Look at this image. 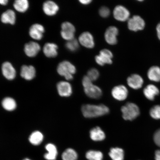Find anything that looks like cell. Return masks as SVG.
I'll list each match as a JSON object with an SVG mask.
<instances>
[{
    "label": "cell",
    "instance_id": "21",
    "mask_svg": "<svg viewBox=\"0 0 160 160\" xmlns=\"http://www.w3.org/2000/svg\"><path fill=\"white\" fill-rule=\"evenodd\" d=\"M91 138L95 141H103L105 138L104 132L99 127H96L92 129L90 132Z\"/></svg>",
    "mask_w": 160,
    "mask_h": 160
},
{
    "label": "cell",
    "instance_id": "9",
    "mask_svg": "<svg viewBox=\"0 0 160 160\" xmlns=\"http://www.w3.org/2000/svg\"><path fill=\"white\" fill-rule=\"evenodd\" d=\"M128 91L125 86L120 85L116 86L112 91V95L114 98L119 101H123L128 97Z\"/></svg>",
    "mask_w": 160,
    "mask_h": 160
},
{
    "label": "cell",
    "instance_id": "6",
    "mask_svg": "<svg viewBox=\"0 0 160 160\" xmlns=\"http://www.w3.org/2000/svg\"><path fill=\"white\" fill-rule=\"evenodd\" d=\"M61 29V35L63 39L69 41L74 39L75 29L72 24L65 22L62 24Z\"/></svg>",
    "mask_w": 160,
    "mask_h": 160
},
{
    "label": "cell",
    "instance_id": "32",
    "mask_svg": "<svg viewBox=\"0 0 160 160\" xmlns=\"http://www.w3.org/2000/svg\"><path fill=\"white\" fill-rule=\"evenodd\" d=\"M150 114L153 119H160V105H156L152 108L150 110Z\"/></svg>",
    "mask_w": 160,
    "mask_h": 160
},
{
    "label": "cell",
    "instance_id": "5",
    "mask_svg": "<svg viewBox=\"0 0 160 160\" xmlns=\"http://www.w3.org/2000/svg\"><path fill=\"white\" fill-rule=\"evenodd\" d=\"M128 27L130 30L134 32L142 31L145 28V22L138 15H135L128 20Z\"/></svg>",
    "mask_w": 160,
    "mask_h": 160
},
{
    "label": "cell",
    "instance_id": "13",
    "mask_svg": "<svg viewBox=\"0 0 160 160\" xmlns=\"http://www.w3.org/2000/svg\"><path fill=\"white\" fill-rule=\"evenodd\" d=\"M79 41L82 45L88 48H92L95 46L93 36L88 32L82 33L79 36Z\"/></svg>",
    "mask_w": 160,
    "mask_h": 160
},
{
    "label": "cell",
    "instance_id": "7",
    "mask_svg": "<svg viewBox=\"0 0 160 160\" xmlns=\"http://www.w3.org/2000/svg\"><path fill=\"white\" fill-rule=\"evenodd\" d=\"M112 52L109 50L104 49L100 51L99 55L96 56L95 61L98 64L101 66L106 64H111L112 62Z\"/></svg>",
    "mask_w": 160,
    "mask_h": 160
},
{
    "label": "cell",
    "instance_id": "35",
    "mask_svg": "<svg viewBox=\"0 0 160 160\" xmlns=\"http://www.w3.org/2000/svg\"><path fill=\"white\" fill-rule=\"evenodd\" d=\"M154 141L156 144L160 147V129L155 132L154 135Z\"/></svg>",
    "mask_w": 160,
    "mask_h": 160
},
{
    "label": "cell",
    "instance_id": "36",
    "mask_svg": "<svg viewBox=\"0 0 160 160\" xmlns=\"http://www.w3.org/2000/svg\"><path fill=\"white\" fill-rule=\"evenodd\" d=\"M156 31L157 32L158 38L160 41V22L157 25V27H156Z\"/></svg>",
    "mask_w": 160,
    "mask_h": 160
},
{
    "label": "cell",
    "instance_id": "19",
    "mask_svg": "<svg viewBox=\"0 0 160 160\" xmlns=\"http://www.w3.org/2000/svg\"><path fill=\"white\" fill-rule=\"evenodd\" d=\"M58 47L55 43H48L44 46L43 52L46 57L54 58L58 55Z\"/></svg>",
    "mask_w": 160,
    "mask_h": 160
},
{
    "label": "cell",
    "instance_id": "1",
    "mask_svg": "<svg viewBox=\"0 0 160 160\" xmlns=\"http://www.w3.org/2000/svg\"><path fill=\"white\" fill-rule=\"evenodd\" d=\"M81 111L84 117L89 118L101 117L107 114L109 112V108L103 104L84 105Z\"/></svg>",
    "mask_w": 160,
    "mask_h": 160
},
{
    "label": "cell",
    "instance_id": "29",
    "mask_svg": "<svg viewBox=\"0 0 160 160\" xmlns=\"http://www.w3.org/2000/svg\"><path fill=\"white\" fill-rule=\"evenodd\" d=\"M78 157V155L77 152L72 148L66 149L62 156L63 160H77Z\"/></svg>",
    "mask_w": 160,
    "mask_h": 160
},
{
    "label": "cell",
    "instance_id": "34",
    "mask_svg": "<svg viewBox=\"0 0 160 160\" xmlns=\"http://www.w3.org/2000/svg\"><path fill=\"white\" fill-rule=\"evenodd\" d=\"M99 13L100 15L103 18H107L110 15V11L107 7H103L100 9Z\"/></svg>",
    "mask_w": 160,
    "mask_h": 160
},
{
    "label": "cell",
    "instance_id": "37",
    "mask_svg": "<svg viewBox=\"0 0 160 160\" xmlns=\"http://www.w3.org/2000/svg\"><path fill=\"white\" fill-rule=\"evenodd\" d=\"M155 159L156 160H160V150H157L156 151Z\"/></svg>",
    "mask_w": 160,
    "mask_h": 160
},
{
    "label": "cell",
    "instance_id": "28",
    "mask_svg": "<svg viewBox=\"0 0 160 160\" xmlns=\"http://www.w3.org/2000/svg\"><path fill=\"white\" fill-rule=\"evenodd\" d=\"M43 136L41 132L35 131L32 133L29 138L30 143L34 145H38L42 142Z\"/></svg>",
    "mask_w": 160,
    "mask_h": 160
},
{
    "label": "cell",
    "instance_id": "38",
    "mask_svg": "<svg viewBox=\"0 0 160 160\" xmlns=\"http://www.w3.org/2000/svg\"><path fill=\"white\" fill-rule=\"evenodd\" d=\"M79 2L82 4L87 5L89 4L92 1H90V0H82V1H80Z\"/></svg>",
    "mask_w": 160,
    "mask_h": 160
},
{
    "label": "cell",
    "instance_id": "18",
    "mask_svg": "<svg viewBox=\"0 0 160 160\" xmlns=\"http://www.w3.org/2000/svg\"><path fill=\"white\" fill-rule=\"evenodd\" d=\"M36 70L32 66L23 65L21 68V75L28 81L33 79L35 77Z\"/></svg>",
    "mask_w": 160,
    "mask_h": 160
},
{
    "label": "cell",
    "instance_id": "33",
    "mask_svg": "<svg viewBox=\"0 0 160 160\" xmlns=\"http://www.w3.org/2000/svg\"><path fill=\"white\" fill-rule=\"evenodd\" d=\"M99 75V72L98 70L95 68H92L88 72L87 76L93 82L98 78Z\"/></svg>",
    "mask_w": 160,
    "mask_h": 160
},
{
    "label": "cell",
    "instance_id": "2",
    "mask_svg": "<svg viewBox=\"0 0 160 160\" xmlns=\"http://www.w3.org/2000/svg\"><path fill=\"white\" fill-rule=\"evenodd\" d=\"M82 85L84 91L88 97L95 99L101 98L102 95L101 89L98 86L94 85L92 81L87 76H85L83 78Z\"/></svg>",
    "mask_w": 160,
    "mask_h": 160
},
{
    "label": "cell",
    "instance_id": "40",
    "mask_svg": "<svg viewBox=\"0 0 160 160\" xmlns=\"http://www.w3.org/2000/svg\"><path fill=\"white\" fill-rule=\"evenodd\" d=\"M23 160H31V159H28V158H26V159H25Z\"/></svg>",
    "mask_w": 160,
    "mask_h": 160
},
{
    "label": "cell",
    "instance_id": "39",
    "mask_svg": "<svg viewBox=\"0 0 160 160\" xmlns=\"http://www.w3.org/2000/svg\"><path fill=\"white\" fill-rule=\"evenodd\" d=\"M8 1L7 0H0V4L5 5L7 4Z\"/></svg>",
    "mask_w": 160,
    "mask_h": 160
},
{
    "label": "cell",
    "instance_id": "14",
    "mask_svg": "<svg viewBox=\"0 0 160 160\" xmlns=\"http://www.w3.org/2000/svg\"><path fill=\"white\" fill-rule=\"evenodd\" d=\"M41 50V47L38 43L34 42H30L25 44V52L28 57H33L38 54Z\"/></svg>",
    "mask_w": 160,
    "mask_h": 160
},
{
    "label": "cell",
    "instance_id": "27",
    "mask_svg": "<svg viewBox=\"0 0 160 160\" xmlns=\"http://www.w3.org/2000/svg\"><path fill=\"white\" fill-rule=\"evenodd\" d=\"M2 105L5 110L9 111H13L17 107L15 100L9 97L6 98L3 100Z\"/></svg>",
    "mask_w": 160,
    "mask_h": 160
},
{
    "label": "cell",
    "instance_id": "15",
    "mask_svg": "<svg viewBox=\"0 0 160 160\" xmlns=\"http://www.w3.org/2000/svg\"><path fill=\"white\" fill-rule=\"evenodd\" d=\"M57 88L59 95L62 97H68L72 92V86L67 82L61 81L58 83Z\"/></svg>",
    "mask_w": 160,
    "mask_h": 160
},
{
    "label": "cell",
    "instance_id": "12",
    "mask_svg": "<svg viewBox=\"0 0 160 160\" xmlns=\"http://www.w3.org/2000/svg\"><path fill=\"white\" fill-rule=\"evenodd\" d=\"M44 32V28L42 25L36 23L32 25L30 28L29 33L30 37L33 39L39 40L42 38Z\"/></svg>",
    "mask_w": 160,
    "mask_h": 160
},
{
    "label": "cell",
    "instance_id": "25",
    "mask_svg": "<svg viewBox=\"0 0 160 160\" xmlns=\"http://www.w3.org/2000/svg\"><path fill=\"white\" fill-rule=\"evenodd\" d=\"M109 155L112 160H123L124 158L123 150L119 148H112Z\"/></svg>",
    "mask_w": 160,
    "mask_h": 160
},
{
    "label": "cell",
    "instance_id": "3",
    "mask_svg": "<svg viewBox=\"0 0 160 160\" xmlns=\"http://www.w3.org/2000/svg\"><path fill=\"white\" fill-rule=\"evenodd\" d=\"M123 118L125 120L132 121L140 114V110L135 104L128 102L121 108Z\"/></svg>",
    "mask_w": 160,
    "mask_h": 160
},
{
    "label": "cell",
    "instance_id": "11",
    "mask_svg": "<svg viewBox=\"0 0 160 160\" xmlns=\"http://www.w3.org/2000/svg\"><path fill=\"white\" fill-rule=\"evenodd\" d=\"M2 71L6 78L12 80L15 78L16 75V71L15 68L9 62H6L2 66Z\"/></svg>",
    "mask_w": 160,
    "mask_h": 160
},
{
    "label": "cell",
    "instance_id": "20",
    "mask_svg": "<svg viewBox=\"0 0 160 160\" xmlns=\"http://www.w3.org/2000/svg\"><path fill=\"white\" fill-rule=\"evenodd\" d=\"M159 91L158 88L154 85H149L143 90V93L147 99L153 101L155 96L159 95Z\"/></svg>",
    "mask_w": 160,
    "mask_h": 160
},
{
    "label": "cell",
    "instance_id": "24",
    "mask_svg": "<svg viewBox=\"0 0 160 160\" xmlns=\"http://www.w3.org/2000/svg\"><path fill=\"white\" fill-rule=\"evenodd\" d=\"M48 152L45 154L44 158L47 160H55L58 155V151L56 146L52 143L48 144L45 147Z\"/></svg>",
    "mask_w": 160,
    "mask_h": 160
},
{
    "label": "cell",
    "instance_id": "4",
    "mask_svg": "<svg viewBox=\"0 0 160 160\" xmlns=\"http://www.w3.org/2000/svg\"><path fill=\"white\" fill-rule=\"evenodd\" d=\"M57 72L59 75L63 76L69 81L73 79V75L76 72V69L75 66L70 62L64 61L58 66Z\"/></svg>",
    "mask_w": 160,
    "mask_h": 160
},
{
    "label": "cell",
    "instance_id": "31",
    "mask_svg": "<svg viewBox=\"0 0 160 160\" xmlns=\"http://www.w3.org/2000/svg\"><path fill=\"white\" fill-rule=\"evenodd\" d=\"M66 47L69 51L71 52H75L77 51L79 48L78 42L77 40L74 38L68 41L66 44Z\"/></svg>",
    "mask_w": 160,
    "mask_h": 160
},
{
    "label": "cell",
    "instance_id": "22",
    "mask_svg": "<svg viewBox=\"0 0 160 160\" xmlns=\"http://www.w3.org/2000/svg\"><path fill=\"white\" fill-rule=\"evenodd\" d=\"M1 21L4 23L14 24L16 21V15L14 11L9 9L4 12L1 15Z\"/></svg>",
    "mask_w": 160,
    "mask_h": 160
},
{
    "label": "cell",
    "instance_id": "30",
    "mask_svg": "<svg viewBox=\"0 0 160 160\" xmlns=\"http://www.w3.org/2000/svg\"><path fill=\"white\" fill-rule=\"evenodd\" d=\"M86 157L88 160H102L103 155L101 151L91 150L86 153Z\"/></svg>",
    "mask_w": 160,
    "mask_h": 160
},
{
    "label": "cell",
    "instance_id": "8",
    "mask_svg": "<svg viewBox=\"0 0 160 160\" xmlns=\"http://www.w3.org/2000/svg\"><path fill=\"white\" fill-rule=\"evenodd\" d=\"M130 15L128 10L123 6H117L114 10V17L118 21L124 22L128 20Z\"/></svg>",
    "mask_w": 160,
    "mask_h": 160
},
{
    "label": "cell",
    "instance_id": "10",
    "mask_svg": "<svg viewBox=\"0 0 160 160\" xmlns=\"http://www.w3.org/2000/svg\"><path fill=\"white\" fill-rule=\"evenodd\" d=\"M119 31L115 27H110L108 28L105 34V38L106 42L111 45H114L117 42V37Z\"/></svg>",
    "mask_w": 160,
    "mask_h": 160
},
{
    "label": "cell",
    "instance_id": "17",
    "mask_svg": "<svg viewBox=\"0 0 160 160\" xmlns=\"http://www.w3.org/2000/svg\"><path fill=\"white\" fill-rule=\"evenodd\" d=\"M43 9L46 15L53 16L57 14L59 9L58 6L53 1H47L43 3Z\"/></svg>",
    "mask_w": 160,
    "mask_h": 160
},
{
    "label": "cell",
    "instance_id": "26",
    "mask_svg": "<svg viewBox=\"0 0 160 160\" xmlns=\"http://www.w3.org/2000/svg\"><path fill=\"white\" fill-rule=\"evenodd\" d=\"M29 7V3L27 0H16L13 3V7L20 12H25Z\"/></svg>",
    "mask_w": 160,
    "mask_h": 160
},
{
    "label": "cell",
    "instance_id": "23",
    "mask_svg": "<svg viewBox=\"0 0 160 160\" xmlns=\"http://www.w3.org/2000/svg\"><path fill=\"white\" fill-rule=\"evenodd\" d=\"M147 76L151 81L160 82V68L157 66L151 67L148 71Z\"/></svg>",
    "mask_w": 160,
    "mask_h": 160
},
{
    "label": "cell",
    "instance_id": "16",
    "mask_svg": "<svg viewBox=\"0 0 160 160\" xmlns=\"http://www.w3.org/2000/svg\"><path fill=\"white\" fill-rule=\"evenodd\" d=\"M127 83L129 87L132 88L138 89H140L142 86L143 80L141 76L135 74L128 78Z\"/></svg>",
    "mask_w": 160,
    "mask_h": 160
}]
</instances>
